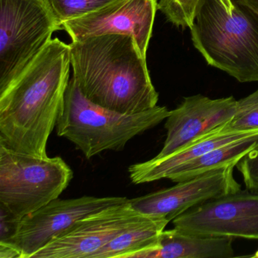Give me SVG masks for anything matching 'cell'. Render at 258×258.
<instances>
[{"label":"cell","mask_w":258,"mask_h":258,"mask_svg":"<svg viewBox=\"0 0 258 258\" xmlns=\"http://www.w3.org/2000/svg\"><path fill=\"white\" fill-rule=\"evenodd\" d=\"M71 48L58 38L0 90V145L48 157V140L61 115L70 77Z\"/></svg>","instance_id":"cell-1"},{"label":"cell","mask_w":258,"mask_h":258,"mask_svg":"<svg viewBox=\"0 0 258 258\" xmlns=\"http://www.w3.org/2000/svg\"><path fill=\"white\" fill-rule=\"evenodd\" d=\"M70 48L72 78L90 102L123 114L157 106L146 57L132 37L98 36L72 42Z\"/></svg>","instance_id":"cell-2"},{"label":"cell","mask_w":258,"mask_h":258,"mask_svg":"<svg viewBox=\"0 0 258 258\" xmlns=\"http://www.w3.org/2000/svg\"><path fill=\"white\" fill-rule=\"evenodd\" d=\"M191 40L209 66L258 81V13L244 0H200Z\"/></svg>","instance_id":"cell-3"},{"label":"cell","mask_w":258,"mask_h":258,"mask_svg":"<svg viewBox=\"0 0 258 258\" xmlns=\"http://www.w3.org/2000/svg\"><path fill=\"white\" fill-rule=\"evenodd\" d=\"M170 111L155 106L137 114H123L90 102L73 78L56 124L58 137L68 139L90 159L105 151H122L130 140L166 120Z\"/></svg>","instance_id":"cell-4"},{"label":"cell","mask_w":258,"mask_h":258,"mask_svg":"<svg viewBox=\"0 0 258 258\" xmlns=\"http://www.w3.org/2000/svg\"><path fill=\"white\" fill-rule=\"evenodd\" d=\"M73 177L61 157L34 156L0 145V207L17 220L58 199Z\"/></svg>","instance_id":"cell-5"},{"label":"cell","mask_w":258,"mask_h":258,"mask_svg":"<svg viewBox=\"0 0 258 258\" xmlns=\"http://www.w3.org/2000/svg\"><path fill=\"white\" fill-rule=\"evenodd\" d=\"M63 30L48 0H0V90Z\"/></svg>","instance_id":"cell-6"},{"label":"cell","mask_w":258,"mask_h":258,"mask_svg":"<svg viewBox=\"0 0 258 258\" xmlns=\"http://www.w3.org/2000/svg\"><path fill=\"white\" fill-rule=\"evenodd\" d=\"M129 202L126 197L83 196L57 199L19 220L16 233L6 242L16 246L21 258H31L54 238L90 214Z\"/></svg>","instance_id":"cell-7"},{"label":"cell","mask_w":258,"mask_h":258,"mask_svg":"<svg viewBox=\"0 0 258 258\" xmlns=\"http://www.w3.org/2000/svg\"><path fill=\"white\" fill-rule=\"evenodd\" d=\"M173 227L206 236L258 239V191L238 190L194 207L172 220Z\"/></svg>","instance_id":"cell-8"},{"label":"cell","mask_w":258,"mask_h":258,"mask_svg":"<svg viewBox=\"0 0 258 258\" xmlns=\"http://www.w3.org/2000/svg\"><path fill=\"white\" fill-rule=\"evenodd\" d=\"M149 217L137 212L130 202L102 210L77 222L31 258H92L113 238Z\"/></svg>","instance_id":"cell-9"},{"label":"cell","mask_w":258,"mask_h":258,"mask_svg":"<svg viewBox=\"0 0 258 258\" xmlns=\"http://www.w3.org/2000/svg\"><path fill=\"white\" fill-rule=\"evenodd\" d=\"M157 10L158 0H115L61 25L72 42L106 34L131 36L146 57Z\"/></svg>","instance_id":"cell-10"},{"label":"cell","mask_w":258,"mask_h":258,"mask_svg":"<svg viewBox=\"0 0 258 258\" xmlns=\"http://www.w3.org/2000/svg\"><path fill=\"white\" fill-rule=\"evenodd\" d=\"M235 165L204 173L170 188L130 199L137 212L149 217H162L169 222L185 211L208 201L241 189L234 178Z\"/></svg>","instance_id":"cell-11"},{"label":"cell","mask_w":258,"mask_h":258,"mask_svg":"<svg viewBox=\"0 0 258 258\" xmlns=\"http://www.w3.org/2000/svg\"><path fill=\"white\" fill-rule=\"evenodd\" d=\"M237 100L233 96L211 99L202 95L184 98L166 118L167 138L156 158L167 156L226 125L233 117Z\"/></svg>","instance_id":"cell-12"},{"label":"cell","mask_w":258,"mask_h":258,"mask_svg":"<svg viewBox=\"0 0 258 258\" xmlns=\"http://www.w3.org/2000/svg\"><path fill=\"white\" fill-rule=\"evenodd\" d=\"M224 126L205 134L167 156L155 157L149 161L133 164L128 168L131 181L135 184H142L167 179L173 170L185 163L199 158L215 148L258 131H231L225 130Z\"/></svg>","instance_id":"cell-13"},{"label":"cell","mask_w":258,"mask_h":258,"mask_svg":"<svg viewBox=\"0 0 258 258\" xmlns=\"http://www.w3.org/2000/svg\"><path fill=\"white\" fill-rule=\"evenodd\" d=\"M232 236H206L179 229L164 230L158 245L134 258H229L235 256Z\"/></svg>","instance_id":"cell-14"},{"label":"cell","mask_w":258,"mask_h":258,"mask_svg":"<svg viewBox=\"0 0 258 258\" xmlns=\"http://www.w3.org/2000/svg\"><path fill=\"white\" fill-rule=\"evenodd\" d=\"M258 146V131L239 140L215 148L173 170L167 179L175 182L188 180L204 173L220 170L237 163Z\"/></svg>","instance_id":"cell-15"},{"label":"cell","mask_w":258,"mask_h":258,"mask_svg":"<svg viewBox=\"0 0 258 258\" xmlns=\"http://www.w3.org/2000/svg\"><path fill=\"white\" fill-rule=\"evenodd\" d=\"M168 223L162 217H149L141 224L113 238L92 258H134L140 252L155 248Z\"/></svg>","instance_id":"cell-16"},{"label":"cell","mask_w":258,"mask_h":258,"mask_svg":"<svg viewBox=\"0 0 258 258\" xmlns=\"http://www.w3.org/2000/svg\"><path fill=\"white\" fill-rule=\"evenodd\" d=\"M224 129L241 132L258 131V89L237 101L235 114Z\"/></svg>","instance_id":"cell-17"},{"label":"cell","mask_w":258,"mask_h":258,"mask_svg":"<svg viewBox=\"0 0 258 258\" xmlns=\"http://www.w3.org/2000/svg\"><path fill=\"white\" fill-rule=\"evenodd\" d=\"M115 0H48L61 24L99 10Z\"/></svg>","instance_id":"cell-18"},{"label":"cell","mask_w":258,"mask_h":258,"mask_svg":"<svg viewBox=\"0 0 258 258\" xmlns=\"http://www.w3.org/2000/svg\"><path fill=\"white\" fill-rule=\"evenodd\" d=\"M199 3L200 0H159L158 10L176 27L191 28Z\"/></svg>","instance_id":"cell-19"},{"label":"cell","mask_w":258,"mask_h":258,"mask_svg":"<svg viewBox=\"0 0 258 258\" xmlns=\"http://www.w3.org/2000/svg\"><path fill=\"white\" fill-rule=\"evenodd\" d=\"M246 188L258 191V146L246 154L236 165Z\"/></svg>","instance_id":"cell-20"},{"label":"cell","mask_w":258,"mask_h":258,"mask_svg":"<svg viewBox=\"0 0 258 258\" xmlns=\"http://www.w3.org/2000/svg\"><path fill=\"white\" fill-rule=\"evenodd\" d=\"M20 250L11 243L0 241V258H21Z\"/></svg>","instance_id":"cell-21"},{"label":"cell","mask_w":258,"mask_h":258,"mask_svg":"<svg viewBox=\"0 0 258 258\" xmlns=\"http://www.w3.org/2000/svg\"><path fill=\"white\" fill-rule=\"evenodd\" d=\"M244 2L258 13V0H244Z\"/></svg>","instance_id":"cell-22"},{"label":"cell","mask_w":258,"mask_h":258,"mask_svg":"<svg viewBox=\"0 0 258 258\" xmlns=\"http://www.w3.org/2000/svg\"><path fill=\"white\" fill-rule=\"evenodd\" d=\"M250 257L258 258V250L253 255H250Z\"/></svg>","instance_id":"cell-23"}]
</instances>
